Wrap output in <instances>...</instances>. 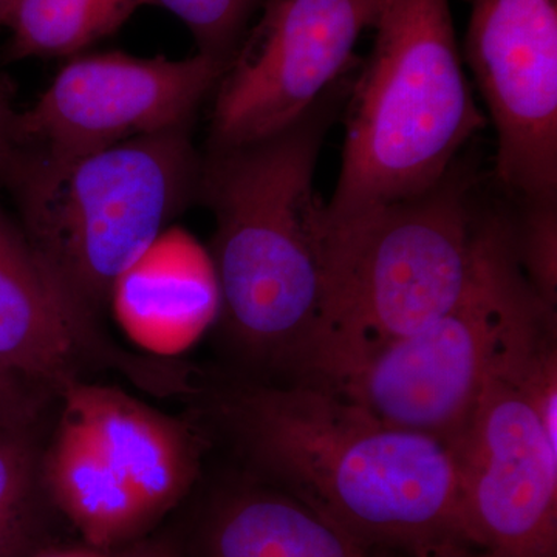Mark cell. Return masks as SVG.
Wrapping results in <instances>:
<instances>
[{
    "label": "cell",
    "mask_w": 557,
    "mask_h": 557,
    "mask_svg": "<svg viewBox=\"0 0 557 557\" xmlns=\"http://www.w3.org/2000/svg\"><path fill=\"white\" fill-rule=\"evenodd\" d=\"M372 549L287 491L247 486L209 507L194 557H375Z\"/></svg>",
    "instance_id": "obj_13"
},
{
    "label": "cell",
    "mask_w": 557,
    "mask_h": 557,
    "mask_svg": "<svg viewBox=\"0 0 557 557\" xmlns=\"http://www.w3.org/2000/svg\"><path fill=\"white\" fill-rule=\"evenodd\" d=\"M537 298L516 256L511 209L491 205L478 274L460 302L330 387L394 426L453 446L502 339Z\"/></svg>",
    "instance_id": "obj_7"
},
{
    "label": "cell",
    "mask_w": 557,
    "mask_h": 557,
    "mask_svg": "<svg viewBox=\"0 0 557 557\" xmlns=\"http://www.w3.org/2000/svg\"><path fill=\"white\" fill-rule=\"evenodd\" d=\"M426 557H491L478 545L467 541H454L429 553Z\"/></svg>",
    "instance_id": "obj_22"
},
{
    "label": "cell",
    "mask_w": 557,
    "mask_h": 557,
    "mask_svg": "<svg viewBox=\"0 0 557 557\" xmlns=\"http://www.w3.org/2000/svg\"><path fill=\"white\" fill-rule=\"evenodd\" d=\"M542 313L534 307L509 327L453 443L468 539L491 557H557V442L520 370L523 344Z\"/></svg>",
    "instance_id": "obj_8"
},
{
    "label": "cell",
    "mask_w": 557,
    "mask_h": 557,
    "mask_svg": "<svg viewBox=\"0 0 557 557\" xmlns=\"http://www.w3.org/2000/svg\"><path fill=\"white\" fill-rule=\"evenodd\" d=\"M214 409L259 471L370 548L413 557L467 541L456 453L317 381H245Z\"/></svg>",
    "instance_id": "obj_1"
},
{
    "label": "cell",
    "mask_w": 557,
    "mask_h": 557,
    "mask_svg": "<svg viewBox=\"0 0 557 557\" xmlns=\"http://www.w3.org/2000/svg\"><path fill=\"white\" fill-rule=\"evenodd\" d=\"M478 188L458 157L426 193L327 228L324 306L299 380L333 386L460 302L485 244L491 205Z\"/></svg>",
    "instance_id": "obj_3"
},
{
    "label": "cell",
    "mask_w": 557,
    "mask_h": 557,
    "mask_svg": "<svg viewBox=\"0 0 557 557\" xmlns=\"http://www.w3.org/2000/svg\"><path fill=\"white\" fill-rule=\"evenodd\" d=\"M150 0H13L9 57H70L119 30Z\"/></svg>",
    "instance_id": "obj_14"
},
{
    "label": "cell",
    "mask_w": 557,
    "mask_h": 557,
    "mask_svg": "<svg viewBox=\"0 0 557 557\" xmlns=\"http://www.w3.org/2000/svg\"><path fill=\"white\" fill-rule=\"evenodd\" d=\"M465 57L511 207L557 203V0H474Z\"/></svg>",
    "instance_id": "obj_10"
},
{
    "label": "cell",
    "mask_w": 557,
    "mask_h": 557,
    "mask_svg": "<svg viewBox=\"0 0 557 557\" xmlns=\"http://www.w3.org/2000/svg\"><path fill=\"white\" fill-rule=\"evenodd\" d=\"M0 359L54 398L95 361H116L62 298L27 237L0 209Z\"/></svg>",
    "instance_id": "obj_12"
},
{
    "label": "cell",
    "mask_w": 557,
    "mask_h": 557,
    "mask_svg": "<svg viewBox=\"0 0 557 557\" xmlns=\"http://www.w3.org/2000/svg\"><path fill=\"white\" fill-rule=\"evenodd\" d=\"M27 557H113L112 549H101L91 545L79 544L72 547H44Z\"/></svg>",
    "instance_id": "obj_21"
},
{
    "label": "cell",
    "mask_w": 557,
    "mask_h": 557,
    "mask_svg": "<svg viewBox=\"0 0 557 557\" xmlns=\"http://www.w3.org/2000/svg\"><path fill=\"white\" fill-rule=\"evenodd\" d=\"M58 401L60 417L40 454L54 511L84 544L108 552L149 536L196 483L197 432L119 387L86 380Z\"/></svg>",
    "instance_id": "obj_6"
},
{
    "label": "cell",
    "mask_w": 557,
    "mask_h": 557,
    "mask_svg": "<svg viewBox=\"0 0 557 557\" xmlns=\"http://www.w3.org/2000/svg\"><path fill=\"white\" fill-rule=\"evenodd\" d=\"M373 27V49L347 95L327 228L434 188L486 124L449 0H387Z\"/></svg>",
    "instance_id": "obj_5"
},
{
    "label": "cell",
    "mask_w": 557,
    "mask_h": 557,
    "mask_svg": "<svg viewBox=\"0 0 557 557\" xmlns=\"http://www.w3.org/2000/svg\"><path fill=\"white\" fill-rule=\"evenodd\" d=\"M51 398L0 359V426H33Z\"/></svg>",
    "instance_id": "obj_18"
},
{
    "label": "cell",
    "mask_w": 557,
    "mask_h": 557,
    "mask_svg": "<svg viewBox=\"0 0 557 557\" xmlns=\"http://www.w3.org/2000/svg\"><path fill=\"white\" fill-rule=\"evenodd\" d=\"M200 160L183 126L83 156L16 148L0 182L54 287L100 332L115 288L197 197Z\"/></svg>",
    "instance_id": "obj_4"
},
{
    "label": "cell",
    "mask_w": 557,
    "mask_h": 557,
    "mask_svg": "<svg viewBox=\"0 0 557 557\" xmlns=\"http://www.w3.org/2000/svg\"><path fill=\"white\" fill-rule=\"evenodd\" d=\"M16 116L5 84L0 79V171L16 150Z\"/></svg>",
    "instance_id": "obj_20"
},
{
    "label": "cell",
    "mask_w": 557,
    "mask_h": 557,
    "mask_svg": "<svg viewBox=\"0 0 557 557\" xmlns=\"http://www.w3.org/2000/svg\"><path fill=\"white\" fill-rule=\"evenodd\" d=\"M373 0H267L212 90L209 149L269 138L302 119L354 67Z\"/></svg>",
    "instance_id": "obj_9"
},
{
    "label": "cell",
    "mask_w": 557,
    "mask_h": 557,
    "mask_svg": "<svg viewBox=\"0 0 557 557\" xmlns=\"http://www.w3.org/2000/svg\"><path fill=\"white\" fill-rule=\"evenodd\" d=\"M267 0H150L178 17L193 33L199 53L230 61L249 21Z\"/></svg>",
    "instance_id": "obj_16"
},
{
    "label": "cell",
    "mask_w": 557,
    "mask_h": 557,
    "mask_svg": "<svg viewBox=\"0 0 557 557\" xmlns=\"http://www.w3.org/2000/svg\"><path fill=\"white\" fill-rule=\"evenodd\" d=\"M516 256L534 292L557 306V203L511 207Z\"/></svg>",
    "instance_id": "obj_17"
},
{
    "label": "cell",
    "mask_w": 557,
    "mask_h": 557,
    "mask_svg": "<svg viewBox=\"0 0 557 557\" xmlns=\"http://www.w3.org/2000/svg\"><path fill=\"white\" fill-rule=\"evenodd\" d=\"M344 76L287 129L207 149L197 197L215 220L211 269L226 336L252 364L306 372L325 295V203L319 152L346 102Z\"/></svg>",
    "instance_id": "obj_2"
},
{
    "label": "cell",
    "mask_w": 557,
    "mask_h": 557,
    "mask_svg": "<svg viewBox=\"0 0 557 557\" xmlns=\"http://www.w3.org/2000/svg\"><path fill=\"white\" fill-rule=\"evenodd\" d=\"M112 553L113 557H185L182 545L170 534H149Z\"/></svg>",
    "instance_id": "obj_19"
},
{
    "label": "cell",
    "mask_w": 557,
    "mask_h": 557,
    "mask_svg": "<svg viewBox=\"0 0 557 557\" xmlns=\"http://www.w3.org/2000/svg\"><path fill=\"white\" fill-rule=\"evenodd\" d=\"M226 62L86 54L67 62L32 109L17 113V148L50 157L83 156L190 126Z\"/></svg>",
    "instance_id": "obj_11"
},
{
    "label": "cell",
    "mask_w": 557,
    "mask_h": 557,
    "mask_svg": "<svg viewBox=\"0 0 557 557\" xmlns=\"http://www.w3.org/2000/svg\"><path fill=\"white\" fill-rule=\"evenodd\" d=\"M35 426H0V557H27L49 547L54 508L44 490Z\"/></svg>",
    "instance_id": "obj_15"
},
{
    "label": "cell",
    "mask_w": 557,
    "mask_h": 557,
    "mask_svg": "<svg viewBox=\"0 0 557 557\" xmlns=\"http://www.w3.org/2000/svg\"><path fill=\"white\" fill-rule=\"evenodd\" d=\"M373 2L379 3L380 7H384V3H386L387 0H373Z\"/></svg>",
    "instance_id": "obj_24"
},
{
    "label": "cell",
    "mask_w": 557,
    "mask_h": 557,
    "mask_svg": "<svg viewBox=\"0 0 557 557\" xmlns=\"http://www.w3.org/2000/svg\"><path fill=\"white\" fill-rule=\"evenodd\" d=\"M11 2H13V0H0V25H2L3 20H5L7 11H9Z\"/></svg>",
    "instance_id": "obj_23"
}]
</instances>
